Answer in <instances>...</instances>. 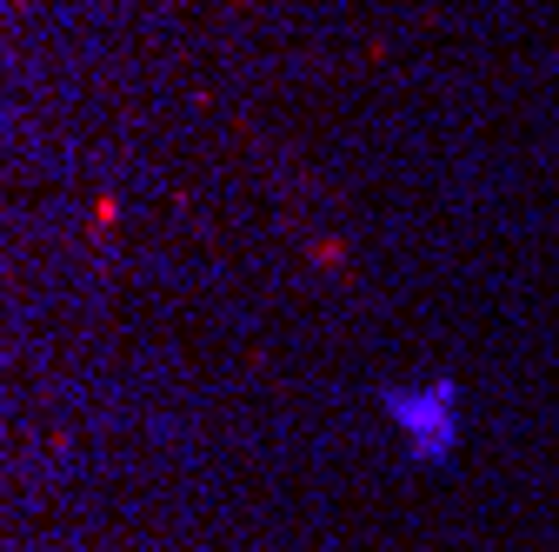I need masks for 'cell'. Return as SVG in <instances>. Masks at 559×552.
Instances as JSON below:
<instances>
[{
  "mask_svg": "<svg viewBox=\"0 0 559 552\" xmlns=\"http://www.w3.org/2000/svg\"><path fill=\"white\" fill-rule=\"evenodd\" d=\"M380 406H386V420L400 427V440L419 459H447L460 446L466 412H460V386L453 380H400V386L380 393Z\"/></svg>",
  "mask_w": 559,
  "mask_h": 552,
  "instance_id": "cell-1",
  "label": "cell"
}]
</instances>
